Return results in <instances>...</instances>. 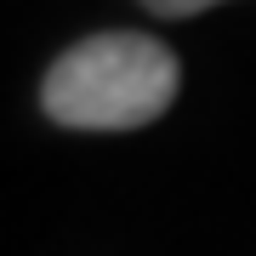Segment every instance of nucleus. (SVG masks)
<instances>
[{
	"instance_id": "2",
	"label": "nucleus",
	"mask_w": 256,
	"mask_h": 256,
	"mask_svg": "<svg viewBox=\"0 0 256 256\" xmlns=\"http://www.w3.org/2000/svg\"><path fill=\"white\" fill-rule=\"evenodd\" d=\"M142 12H154V18H194V12H210L222 6V0H137Z\"/></svg>"
},
{
	"instance_id": "1",
	"label": "nucleus",
	"mask_w": 256,
	"mask_h": 256,
	"mask_svg": "<svg viewBox=\"0 0 256 256\" xmlns=\"http://www.w3.org/2000/svg\"><path fill=\"white\" fill-rule=\"evenodd\" d=\"M176 97V52L154 34L108 28L68 46L40 80V108L68 131H137Z\"/></svg>"
}]
</instances>
